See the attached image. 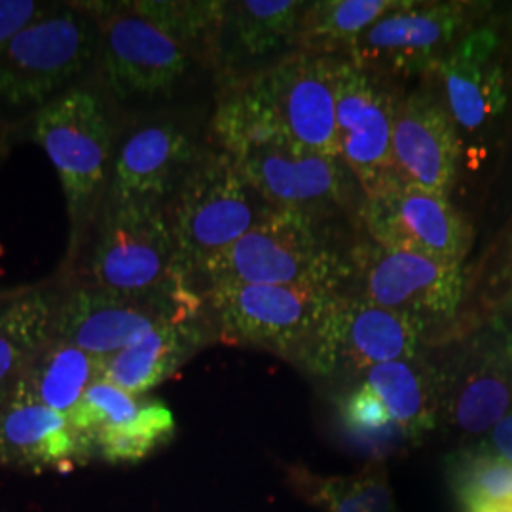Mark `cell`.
I'll return each instance as SVG.
<instances>
[{
	"mask_svg": "<svg viewBox=\"0 0 512 512\" xmlns=\"http://www.w3.org/2000/svg\"><path fill=\"white\" fill-rule=\"evenodd\" d=\"M348 262L325 234L323 222L274 209L245 236L209 258L194 279L220 285H298L342 291Z\"/></svg>",
	"mask_w": 512,
	"mask_h": 512,
	"instance_id": "obj_1",
	"label": "cell"
},
{
	"mask_svg": "<svg viewBox=\"0 0 512 512\" xmlns=\"http://www.w3.org/2000/svg\"><path fill=\"white\" fill-rule=\"evenodd\" d=\"M33 139L48 154L65 192L73 260L109 186L114 164L109 112L93 90L69 88L35 112Z\"/></svg>",
	"mask_w": 512,
	"mask_h": 512,
	"instance_id": "obj_2",
	"label": "cell"
},
{
	"mask_svg": "<svg viewBox=\"0 0 512 512\" xmlns=\"http://www.w3.org/2000/svg\"><path fill=\"white\" fill-rule=\"evenodd\" d=\"M274 207L260 198L224 150H202L167 215L177 249V270L190 285L203 264L219 255Z\"/></svg>",
	"mask_w": 512,
	"mask_h": 512,
	"instance_id": "obj_3",
	"label": "cell"
},
{
	"mask_svg": "<svg viewBox=\"0 0 512 512\" xmlns=\"http://www.w3.org/2000/svg\"><path fill=\"white\" fill-rule=\"evenodd\" d=\"M84 285L133 296L188 291L177 270V249L167 205L103 200Z\"/></svg>",
	"mask_w": 512,
	"mask_h": 512,
	"instance_id": "obj_4",
	"label": "cell"
},
{
	"mask_svg": "<svg viewBox=\"0 0 512 512\" xmlns=\"http://www.w3.org/2000/svg\"><path fill=\"white\" fill-rule=\"evenodd\" d=\"M99 40V21L86 8L50 6L0 46V101L44 107L92 67Z\"/></svg>",
	"mask_w": 512,
	"mask_h": 512,
	"instance_id": "obj_5",
	"label": "cell"
},
{
	"mask_svg": "<svg viewBox=\"0 0 512 512\" xmlns=\"http://www.w3.org/2000/svg\"><path fill=\"white\" fill-rule=\"evenodd\" d=\"M336 289L298 285H220L205 304L224 344L264 349L302 365Z\"/></svg>",
	"mask_w": 512,
	"mask_h": 512,
	"instance_id": "obj_6",
	"label": "cell"
},
{
	"mask_svg": "<svg viewBox=\"0 0 512 512\" xmlns=\"http://www.w3.org/2000/svg\"><path fill=\"white\" fill-rule=\"evenodd\" d=\"M431 327L414 315L336 293L300 368L315 376L363 374L368 368L425 355Z\"/></svg>",
	"mask_w": 512,
	"mask_h": 512,
	"instance_id": "obj_7",
	"label": "cell"
},
{
	"mask_svg": "<svg viewBox=\"0 0 512 512\" xmlns=\"http://www.w3.org/2000/svg\"><path fill=\"white\" fill-rule=\"evenodd\" d=\"M348 277L340 293L374 306L423 319L431 329L456 319L463 293V266L429 256L389 251L366 238L346 255Z\"/></svg>",
	"mask_w": 512,
	"mask_h": 512,
	"instance_id": "obj_8",
	"label": "cell"
},
{
	"mask_svg": "<svg viewBox=\"0 0 512 512\" xmlns=\"http://www.w3.org/2000/svg\"><path fill=\"white\" fill-rule=\"evenodd\" d=\"M473 2H416L389 12L355 40L346 59L368 73L397 78H429L444 57L480 23Z\"/></svg>",
	"mask_w": 512,
	"mask_h": 512,
	"instance_id": "obj_9",
	"label": "cell"
},
{
	"mask_svg": "<svg viewBox=\"0 0 512 512\" xmlns=\"http://www.w3.org/2000/svg\"><path fill=\"white\" fill-rule=\"evenodd\" d=\"M336 57L340 158L365 196L401 183L393 162V126L403 93L395 82Z\"/></svg>",
	"mask_w": 512,
	"mask_h": 512,
	"instance_id": "obj_10",
	"label": "cell"
},
{
	"mask_svg": "<svg viewBox=\"0 0 512 512\" xmlns=\"http://www.w3.org/2000/svg\"><path fill=\"white\" fill-rule=\"evenodd\" d=\"M80 6L99 21L101 71L118 101L165 95L188 73L192 57L139 16L129 2H84Z\"/></svg>",
	"mask_w": 512,
	"mask_h": 512,
	"instance_id": "obj_11",
	"label": "cell"
},
{
	"mask_svg": "<svg viewBox=\"0 0 512 512\" xmlns=\"http://www.w3.org/2000/svg\"><path fill=\"white\" fill-rule=\"evenodd\" d=\"M200 308L202 300L192 289L165 296H133L78 285L59 296L54 336L97 359H107L162 321Z\"/></svg>",
	"mask_w": 512,
	"mask_h": 512,
	"instance_id": "obj_12",
	"label": "cell"
},
{
	"mask_svg": "<svg viewBox=\"0 0 512 512\" xmlns=\"http://www.w3.org/2000/svg\"><path fill=\"white\" fill-rule=\"evenodd\" d=\"M361 220L366 238L389 251L463 266L473 245V226L450 198L403 181L365 196Z\"/></svg>",
	"mask_w": 512,
	"mask_h": 512,
	"instance_id": "obj_13",
	"label": "cell"
},
{
	"mask_svg": "<svg viewBox=\"0 0 512 512\" xmlns=\"http://www.w3.org/2000/svg\"><path fill=\"white\" fill-rule=\"evenodd\" d=\"M253 74L293 147L340 158L334 55L293 50Z\"/></svg>",
	"mask_w": 512,
	"mask_h": 512,
	"instance_id": "obj_14",
	"label": "cell"
},
{
	"mask_svg": "<svg viewBox=\"0 0 512 512\" xmlns=\"http://www.w3.org/2000/svg\"><path fill=\"white\" fill-rule=\"evenodd\" d=\"M429 78L458 128L461 143L484 137L509 103L503 38L497 27L478 23Z\"/></svg>",
	"mask_w": 512,
	"mask_h": 512,
	"instance_id": "obj_15",
	"label": "cell"
},
{
	"mask_svg": "<svg viewBox=\"0 0 512 512\" xmlns=\"http://www.w3.org/2000/svg\"><path fill=\"white\" fill-rule=\"evenodd\" d=\"M463 143L431 78L401 95L393 126V162L399 179L450 198Z\"/></svg>",
	"mask_w": 512,
	"mask_h": 512,
	"instance_id": "obj_16",
	"label": "cell"
},
{
	"mask_svg": "<svg viewBox=\"0 0 512 512\" xmlns=\"http://www.w3.org/2000/svg\"><path fill=\"white\" fill-rule=\"evenodd\" d=\"M247 183L274 209L323 222L349 194V169L340 158L296 147H268L236 160Z\"/></svg>",
	"mask_w": 512,
	"mask_h": 512,
	"instance_id": "obj_17",
	"label": "cell"
},
{
	"mask_svg": "<svg viewBox=\"0 0 512 512\" xmlns=\"http://www.w3.org/2000/svg\"><path fill=\"white\" fill-rule=\"evenodd\" d=\"M440 376L439 423L469 444L484 439L512 410V382L494 351L478 336L437 361Z\"/></svg>",
	"mask_w": 512,
	"mask_h": 512,
	"instance_id": "obj_18",
	"label": "cell"
},
{
	"mask_svg": "<svg viewBox=\"0 0 512 512\" xmlns=\"http://www.w3.org/2000/svg\"><path fill=\"white\" fill-rule=\"evenodd\" d=\"M202 148L175 124H152L131 133L114 158L107 200L169 203Z\"/></svg>",
	"mask_w": 512,
	"mask_h": 512,
	"instance_id": "obj_19",
	"label": "cell"
},
{
	"mask_svg": "<svg viewBox=\"0 0 512 512\" xmlns=\"http://www.w3.org/2000/svg\"><path fill=\"white\" fill-rule=\"evenodd\" d=\"M95 458L93 440L67 416L14 389L0 414V467L33 473L73 471Z\"/></svg>",
	"mask_w": 512,
	"mask_h": 512,
	"instance_id": "obj_20",
	"label": "cell"
},
{
	"mask_svg": "<svg viewBox=\"0 0 512 512\" xmlns=\"http://www.w3.org/2000/svg\"><path fill=\"white\" fill-rule=\"evenodd\" d=\"M217 338L203 308L162 321L128 348L101 359V378L135 397L175 376L200 349Z\"/></svg>",
	"mask_w": 512,
	"mask_h": 512,
	"instance_id": "obj_21",
	"label": "cell"
},
{
	"mask_svg": "<svg viewBox=\"0 0 512 512\" xmlns=\"http://www.w3.org/2000/svg\"><path fill=\"white\" fill-rule=\"evenodd\" d=\"M359 382L378 393L404 440L418 442L439 425V366L427 353L372 366Z\"/></svg>",
	"mask_w": 512,
	"mask_h": 512,
	"instance_id": "obj_22",
	"label": "cell"
},
{
	"mask_svg": "<svg viewBox=\"0 0 512 512\" xmlns=\"http://www.w3.org/2000/svg\"><path fill=\"white\" fill-rule=\"evenodd\" d=\"M306 4L302 0L228 2L220 37V59L226 63V73L275 52L293 50Z\"/></svg>",
	"mask_w": 512,
	"mask_h": 512,
	"instance_id": "obj_23",
	"label": "cell"
},
{
	"mask_svg": "<svg viewBox=\"0 0 512 512\" xmlns=\"http://www.w3.org/2000/svg\"><path fill=\"white\" fill-rule=\"evenodd\" d=\"M101 378V359L52 336L23 368L14 389L67 416Z\"/></svg>",
	"mask_w": 512,
	"mask_h": 512,
	"instance_id": "obj_24",
	"label": "cell"
},
{
	"mask_svg": "<svg viewBox=\"0 0 512 512\" xmlns=\"http://www.w3.org/2000/svg\"><path fill=\"white\" fill-rule=\"evenodd\" d=\"M410 0H315L300 18L293 50L346 57L355 40L389 12ZM291 50V52H293Z\"/></svg>",
	"mask_w": 512,
	"mask_h": 512,
	"instance_id": "obj_25",
	"label": "cell"
},
{
	"mask_svg": "<svg viewBox=\"0 0 512 512\" xmlns=\"http://www.w3.org/2000/svg\"><path fill=\"white\" fill-rule=\"evenodd\" d=\"M59 296L31 289L12 296L0 311V387L14 385L23 368L54 336Z\"/></svg>",
	"mask_w": 512,
	"mask_h": 512,
	"instance_id": "obj_26",
	"label": "cell"
},
{
	"mask_svg": "<svg viewBox=\"0 0 512 512\" xmlns=\"http://www.w3.org/2000/svg\"><path fill=\"white\" fill-rule=\"evenodd\" d=\"M129 6L177 42L190 57L220 59V37L228 2L222 0H135Z\"/></svg>",
	"mask_w": 512,
	"mask_h": 512,
	"instance_id": "obj_27",
	"label": "cell"
},
{
	"mask_svg": "<svg viewBox=\"0 0 512 512\" xmlns=\"http://www.w3.org/2000/svg\"><path fill=\"white\" fill-rule=\"evenodd\" d=\"M289 482L319 512H399L380 467L351 476L317 475L304 467H291Z\"/></svg>",
	"mask_w": 512,
	"mask_h": 512,
	"instance_id": "obj_28",
	"label": "cell"
},
{
	"mask_svg": "<svg viewBox=\"0 0 512 512\" xmlns=\"http://www.w3.org/2000/svg\"><path fill=\"white\" fill-rule=\"evenodd\" d=\"M450 488L463 512L512 503V463L467 444L446 461Z\"/></svg>",
	"mask_w": 512,
	"mask_h": 512,
	"instance_id": "obj_29",
	"label": "cell"
},
{
	"mask_svg": "<svg viewBox=\"0 0 512 512\" xmlns=\"http://www.w3.org/2000/svg\"><path fill=\"white\" fill-rule=\"evenodd\" d=\"M175 431L173 412L162 401L145 399L133 420L103 429L93 437L95 458L110 465L139 463L173 439Z\"/></svg>",
	"mask_w": 512,
	"mask_h": 512,
	"instance_id": "obj_30",
	"label": "cell"
},
{
	"mask_svg": "<svg viewBox=\"0 0 512 512\" xmlns=\"http://www.w3.org/2000/svg\"><path fill=\"white\" fill-rule=\"evenodd\" d=\"M143 404V397H135L109 380L99 378L86 389L80 403L67 414V420L78 433L93 440L99 431L133 420Z\"/></svg>",
	"mask_w": 512,
	"mask_h": 512,
	"instance_id": "obj_31",
	"label": "cell"
},
{
	"mask_svg": "<svg viewBox=\"0 0 512 512\" xmlns=\"http://www.w3.org/2000/svg\"><path fill=\"white\" fill-rule=\"evenodd\" d=\"M340 416L349 435L368 448L384 450L404 440L387 406L365 382H359L346 395L340 406Z\"/></svg>",
	"mask_w": 512,
	"mask_h": 512,
	"instance_id": "obj_32",
	"label": "cell"
},
{
	"mask_svg": "<svg viewBox=\"0 0 512 512\" xmlns=\"http://www.w3.org/2000/svg\"><path fill=\"white\" fill-rule=\"evenodd\" d=\"M48 8L50 4L35 0H0V46L16 37Z\"/></svg>",
	"mask_w": 512,
	"mask_h": 512,
	"instance_id": "obj_33",
	"label": "cell"
},
{
	"mask_svg": "<svg viewBox=\"0 0 512 512\" xmlns=\"http://www.w3.org/2000/svg\"><path fill=\"white\" fill-rule=\"evenodd\" d=\"M476 336L494 351L512 382V311L494 313Z\"/></svg>",
	"mask_w": 512,
	"mask_h": 512,
	"instance_id": "obj_34",
	"label": "cell"
},
{
	"mask_svg": "<svg viewBox=\"0 0 512 512\" xmlns=\"http://www.w3.org/2000/svg\"><path fill=\"white\" fill-rule=\"evenodd\" d=\"M473 444L484 452H490L497 458L512 463V410L495 425L484 439L473 442Z\"/></svg>",
	"mask_w": 512,
	"mask_h": 512,
	"instance_id": "obj_35",
	"label": "cell"
},
{
	"mask_svg": "<svg viewBox=\"0 0 512 512\" xmlns=\"http://www.w3.org/2000/svg\"><path fill=\"white\" fill-rule=\"evenodd\" d=\"M505 281H503V291L495 298L494 313H507L512 311V253H509L507 264H505Z\"/></svg>",
	"mask_w": 512,
	"mask_h": 512,
	"instance_id": "obj_36",
	"label": "cell"
},
{
	"mask_svg": "<svg viewBox=\"0 0 512 512\" xmlns=\"http://www.w3.org/2000/svg\"><path fill=\"white\" fill-rule=\"evenodd\" d=\"M10 393H12V385L0 387V414H2V410L6 408L8 401H10Z\"/></svg>",
	"mask_w": 512,
	"mask_h": 512,
	"instance_id": "obj_37",
	"label": "cell"
},
{
	"mask_svg": "<svg viewBox=\"0 0 512 512\" xmlns=\"http://www.w3.org/2000/svg\"><path fill=\"white\" fill-rule=\"evenodd\" d=\"M12 296H14V294H0V311L6 308V304L12 300Z\"/></svg>",
	"mask_w": 512,
	"mask_h": 512,
	"instance_id": "obj_38",
	"label": "cell"
},
{
	"mask_svg": "<svg viewBox=\"0 0 512 512\" xmlns=\"http://www.w3.org/2000/svg\"><path fill=\"white\" fill-rule=\"evenodd\" d=\"M6 152H8V148H6V141H4V139H0V162L4 160Z\"/></svg>",
	"mask_w": 512,
	"mask_h": 512,
	"instance_id": "obj_39",
	"label": "cell"
},
{
	"mask_svg": "<svg viewBox=\"0 0 512 512\" xmlns=\"http://www.w3.org/2000/svg\"><path fill=\"white\" fill-rule=\"evenodd\" d=\"M509 253H512V236H511V251Z\"/></svg>",
	"mask_w": 512,
	"mask_h": 512,
	"instance_id": "obj_40",
	"label": "cell"
}]
</instances>
